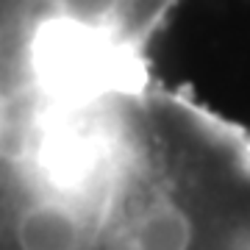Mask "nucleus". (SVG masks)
Here are the masks:
<instances>
[{"label": "nucleus", "instance_id": "1", "mask_svg": "<svg viewBox=\"0 0 250 250\" xmlns=\"http://www.w3.org/2000/svg\"><path fill=\"white\" fill-rule=\"evenodd\" d=\"M0 250H250V131L150 78L6 111Z\"/></svg>", "mask_w": 250, "mask_h": 250}]
</instances>
